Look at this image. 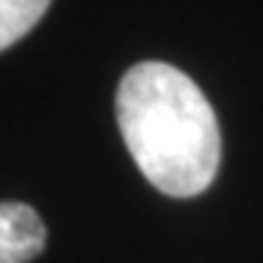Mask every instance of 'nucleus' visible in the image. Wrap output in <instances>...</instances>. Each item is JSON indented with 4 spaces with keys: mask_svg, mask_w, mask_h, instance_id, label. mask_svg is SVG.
<instances>
[{
    "mask_svg": "<svg viewBox=\"0 0 263 263\" xmlns=\"http://www.w3.org/2000/svg\"><path fill=\"white\" fill-rule=\"evenodd\" d=\"M117 123L132 158L152 187L176 199L199 196L219 170V123L184 70L141 62L117 88Z\"/></svg>",
    "mask_w": 263,
    "mask_h": 263,
    "instance_id": "f257e3e1",
    "label": "nucleus"
},
{
    "mask_svg": "<svg viewBox=\"0 0 263 263\" xmlns=\"http://www.w3.org/2000/svg\"><path fill=\"white\" fill-rule=\"evenodd\" d=\"M47 228L35 208L0 202V263H29L44 252Z\"/></svg>",
    "mask_w": 263,
    "mask_h": 263,
    "instance_id": "f03ea898",
    "label": "nucleus"
},
{
    "mask_svg": "<svg viewBox=\"0 0 263 263\" xmlns=\"http://www.w3.org/2000/svg\"><path fill=\"white\" fill-rule=\"evenodd\" d=\"M50 0H0V53L35 27Z\"/></svg>",
    "mask_w": 263,
    "mask_h": 263,
    "instance_id": "7ed1b4c3",
    "label": "nucleus"
}]
</instances>
